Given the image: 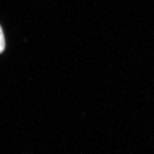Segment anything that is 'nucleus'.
Here are the masks:
<instances>
[{"label": "nucleus", "instance_id": "obj_1", "mask_svg": "<svg viewBox=\"0 0 154 154\" xmlns=\"http://www.w3.org/2000/svg\"><path fill=\"white\" fill-rule=\"evenodd\" d=\"M5 48V41L3 30L0 26V54L3 52Z\"/></svg>", "mask_w": 154, "mask_h": 154}]
</instances>
